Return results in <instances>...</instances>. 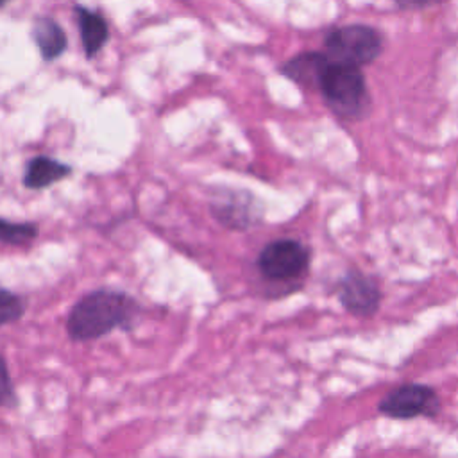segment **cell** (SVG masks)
Returning <instances> with one entry per match:
<instances>
[{
	"label": "cell",
	"mask_w": 458,
	"mask_h": 458,
	"mask_svg": "<svg viewBox=\"0 0 458 458\" xmlns=\"http://www.w3.org/2000/svg\"><path fill=\"white\" fill-rule=\"evenodd\" d=\"M336 295L342 306L356 317L374 315L381 302V292L376 281L358 270H349L340 277Z\"/></svg>",
	"instance_id": "obj_6"
},
{
	"label": "cell",
	"mask_w": 458,
	"mask_h": 458,
	"mask_svg": "<svg viewBox=\"0 0 458 458\" xmlns=\"http://www.w3.org/2000/svg\"><path fill=\"white\" fill-rule=\"evenodd\" d=\"M310 250L297 240H274L258 256L259 272L272 281H288L306 272Z\"/></svg>",
	"instance_id": "obj_4"
},
{
	"label": "cell",
	"mask_w": 458,
	"mask_h": 458,
	"mask_svg": "<svg viewBox=\"0 0 458 458\" xmlns=\"http://www.w3.org/2000/svg\"><path fill=\"white\" fill-rule=\"evenodd\" d=\"M326 55L335 63L365 66L376 61L383 50V36L377 29L352 23L329 30L324 38Z\"/></svg>",
	"instance_id": "obj_3"
},
{
	"label": "cell",
	"mask_w": 458,
	"mask_h": 458,
	"mask_svg": "<svg viewBox=\"0 0 458 458\" xmlns=\"http://www.w3.org/2000/svg\"><path fill=\"white\" fill-rule=\"evenodd\" d=\"M7 2H9V0H0V7H2V5H5Z\"/></svg>",
	"instance_id": "obj_16"
},
{
	"label": "cell",
	"mask_w": 458,
	"mask_h": 458,
	"mask_svg": "<svg viewBox=\"0 0 458 458\" xmlns=\"http://www.w3.org/2000/svg\"><path fill=\"white\" fill-rule=\"evenodd\" d=\"M72 172L73 168L59 159H54L50 156H36L27 161L21 182L27 190L39 191L66 179L68 175H72Z\"/></svg>",
	"instance_id": "obj_7"
},
{
	"label": "cell",
	"mask_w": 458,
	"mask_h": 458,
	"mask_svg": "<svg viewBox=\"0 0 458 458\" xmlns=\"http://www.w3.org/2000/svg\"><path fill=\"white\" fill-rule=\"evenodd\" d=\"M252 199V197H250ZM250 199H240L236 193H233L229 199H220L216 204H213V215L220 220V224L229 225L233 229H243L252 224V208Z\"/></svg>",
	"instance_id": "obj_11"
},
{
	"label": "cell",
	"mask_w": 458,
	"mask_h": 458,
	"mask_svg": "<svg viewBox=\"0 0 458 458\" xmlns=\"http://www.w3.org/2000/svg\"><path fill=\"white\" fill-rule=\"evenodd\" d=\"M29 301L25 295L0 286V327L16 324L27 313Z\"/></svg>",
	"instance_id": "obj_13"
},
{
	"label": "cell",
	"mask_w": 458,
	"mask_h": 458,
	"mask_svg": "<svg viewBox=\"0 0 458 458\" xmlns=\"http://www.w3.org/2000/svg\"><path fill=\"white\" fill-rule=\"evenodd\" d=\"M318 89L327 107L344 120H360L369 111L367 81L358 66L329 61Z\"/></svg>",
	"instance_id": "obj_2"
},
{
	"label": "cell",
	"mask_w": 458,
	"mask_h": 458,
	"mask_svg": "<svg viewBox=\"0 0 458 458\" xmlns=\"http://www.w3.org/2000/svg\"><path fill=\"white\" fill-rule=\"evenodd\" d=\"M440 399L437 392L420 383H406L390 390L379 403V413L392 419L431 417L438 411Z\"/></svg>",
	"instance_id": "obj_5"
},
{
	"label": "cell",
	"mask_w": 458,
	"mask_h": 458,
	"mask_svg": "<svg viewBox=\"0 0 458 458\" xmlns=\"http://www.w3.org/2000/svg\"><path fill=\"white\" fill-rule=\"evenodd\" d=\"M18 406V394L4 352H0V408L13 410Z\"/></svg>",
	"instance_id": "obj_14"
},
{
	"label": "cell",
	"mask_w": 458,
	"mask_h": 458,
	"mask_svg": "<svg viewBox=\"0 0 458 458\" xmlns=\"http://www.w3.org/2000/svg\"><path fill=\"white\" fill-rule=\"evenodd\" d=\"M329 61L331 59L322 52H302L286 61L281 66V73L299 86L318 88Z\"/></svg>",
	"instance_id": "obj_8"
},
{
	"label": "cell",
	"mask_w": 458,
	"mask_h": 458,
	"mask_svg": "<svg viewBox=\"0 0 458 458\" xmlns=\"http://www.w3.org/2000/svg\"><path fill=\"white\" fill-rule=\"evenodd\" d=\"M397 4L399 9H404V11H415V9H424V7H429V5H435V4H440L444 0H394Z\"/></svg>",
	"instance_id": "obj_15"
},
{
	"label": "cell",
	"mask_w": 458,
	"mask_h": 458,
	"mask_svg": "<svg viewBox=\"0 0 458 458\" xmlns=\"http://www.w3.org/2000/svg\"><path fill=\"white\" fill-rule=\"evenodd\" d=\"M141 304L129 292L95 288L81 295L68 310L64 329L72 342H93L114 331H132L138 326Z\"/></svg>",
	"instance_id": "obj_1"
},
{
	"label": "cell",
	"mask_w": 458,
	"mask_h": 458,
	"mask_svg": "<svg viewBox=\"0 0 458 458\" xmlns=\"http://www.w3.org/2000/svg\"><path fill=\"white\" fill-rule=\"evenodd\" d=\"M32 39L45 61L57 59L68 45L66 34L57 21L48 16H41L32 25Z\"/></svg>",
	"instance_id": "obj_9"
},
{
	"label": "cell",
	"mask_w": 458,
	"mask_h": 458,
	"mask_svg": "<svg viewBox=\"0 0 458 458\" xmlns=\"http://www.w3.org/2000/svg\"><path fill=\"white\" fill-rule=\"evenodd\" d=\"M77 18H79V32H81L84 54L88 59H91L95 54L102 50V47L109 38L107 23L102 14L89 11L88 7H82V5H77Z\"/></svg>",
	"instance_id": "obj_10"
},
{
	"label": "cell",
	"mask_w": 458,
	"mask_h": 458,
	"mask_svg": "<svg viewBox=\"0 0 458 458\" xmlns=\"http://www.w3.org/2000/svg\"><path fill=\"white\" fill-rule=\"evenodd\" d=\"M39 236V225L29 220H9L0 216V243L27 247Z\"/></svg>",
	"instance_id": "obj_12"
}]
</instances>
